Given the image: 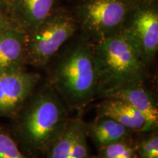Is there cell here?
<instances>
[{"label": "cell", "instance_id": "cell-18", "mask_svg": "<svg viewBox=\"0 0 158 158\" xmlns=\"http://www.w3.org/2000/svg\"><path fill=\"white\" fill-rule=\"evenodd\" d=\"M11 24L10 22L9 21V19L0 10V31L3 30V29L7 28Z\"/></svg>", "mask_w": 158, "mask_h": 158}, {"label": "cell", "instance_id": "cell-12", "mask_svg": "<svg viewBox=\"0 0 158 158\" xmlns=\"http://www.w3.org/2000/svg\"><path fill=\"white\" fill-rule=\"evenodd\" d=\"M86 133L98 149H100L109 144L133 137L135 133L108 116L97 115L92 122L86 123Z\"/></svg>", "mask_w": 158, "mask_h": 158}, {"label": "cell", "instance_id": "cell-2", "mask_svg": "<svg viewBox=\"0 0 158 158\" xmlns=\"http://www.w3.org/2000/svg\"><path fill=\"white\" fill-rule=\"evenodd\" d=\"M72 40L53 59L48 83L68 108L82 111L99 97L100 76L92 41L81 35Z\"/></svg>", "mask_w": 158, "mask_h": 158}, {"label": "cell", "instance_id": "cell-13", "mask_svg": "<svg viewBox=\"0 0 158 158\" xmlns=\"http://www.w3.org/2000/svg\"><path fill=\"white\" fill-rule=\"evenodd\" d=\"M86 127L80 117L70 118L62 133L47 150L43 158H70L77 138Z\"/></svg>", "mask_w": 158, "mask_h": 158}, {"label": "cell", "instance_id": "cell-17", "mask_svg": "<svg viewBox=\"0 0 158 158\" xmlns=\"http://www.w3.org/2000/svg\"><path fill=\"white\" fill-rule=\"evenodd\" d=\"M87 138L86 123V127L82 130L75 143L70 158H93L91 156L89 149Z\"/></svg>", "mask_w": 158, "mask_h": 158}, {"label": "cell", "instance_id": "cell-7", "mask_svg": "<svg viewBox=\"0 0 158 158\" xmlns=\"http://www.w3.org/2000/svg\"><path fill=\"white\" fill-rule=\"evenodd\" d=\"M40 76L19 70L0 75V116H15L38 86Z\"/></svg>", "mask_w": 158, "mask_h": 158}, {"label": "cell", "instance_id": "cell-15", "mask_svg": "<svg viewBox=\"0 0 158 158\" xmlns=\"http://www.w3.org/2000/svg\"><path fill=\"white\" fill-rule=\"evenodd\" d=\"M135 141L138 158H158L157 130L144 133Z\"/></svg>", "mask_w": 158, "mask_h": 158}, {"label": "cell", "instance_id": "cell-1", "mask_svg": "<svg viewBox=\"0 0 158 158\" xmlns=\"http://www.w3.org/2000/svg\"><path fill=\"white\" fill-rule=\"evenodd\" d=\"M68 108L50 84L37 86L15 115L13 138L23 153L44 157L70 119Z\"/></svg>", "mask_w": 158, "mask_h": 158}, {"label": "cell", "instance_id": "cell-14", "mask_svg": "<svg viewBox=\"0 0 158 158\" xmlns=\"http://www.w3.org/2000/svg\"><path fill=\"white\" fill-rule=\"evenodd\" d=\"M93 158H138L135 140L130 137L100 148Z\"/></svg>", "mask_w": 158, "mask_h": 158}, {"label": "cell", "instance_id": "cell-8", "mask_svg": "<svg viewBox=\"0 0 158 158\" xmlns=\"http://www.w3.org/2000/svg\"><path fill=\"white\" fill-rule=\"evenodd\" d=\"M101 98H117L126 102L144 116L151 131L157 130V102L155 94L145 86L144 81L124 85L104 94Z\"/></svg>", "mask_w": 158, "mask_h": 158}, {"label": "cell", "instance_id": "cell-9", "mask_svg": "<svg viewBox=\"0 0 158 158\" xmlns=\"http://www.w3.org/2000/svg\"><path fill=\"white\" fill-rule=\"evenodd\" d=\"M58 0H11L7 6L11 25L29 34L57 7Z\"/></svg>", "mask_w": 158, "mask_h": 158}, {"label": "cell", "instance_id": "cell-20", "mask_svg": "<svg viewBox=\"0 0 158 158\" xmlns=\"http://www.w3.org/2000/svg\"><path fill=\"white\" fill-rule=\"evenodd\" d=\"M136 1H138V2H139V1H143V0H136Z\"/></svg>", "mask_w": 158, "mask_h": 158}, {"label": "cell", "instance_id": "cell-4", "mask_svg": "<svg viewBox=\"0 0 158 158\" xmlns=\"http://www.w3.org/2000/svg\"><path fill=\"white\" fill-rule=\"evenodd\" d=\"M78 30L72 12L57 7L34 31L27 34L26 63L37 68L46 66Z\"/></svg>", "mask_w": 158, "mask_h": 158}, {"label": "cell", "instance_id": "cell-16", "mask_svg": "<svg viewBox=\"0 0 158 158\" xmlns=\"http://www.w3.org/2000/svg\"><path fill=\"white\" fill-rule=\"evenodd\" d=\"M0 158H31L20 149L13 135L0 127Z\"/></svg>", "mask_w": 158, "mask_h": 158}, {"label": "cell", "instance_id": "cell-5", "mask_svg": "<svg viewBox=\"0 0 158 158\" xmlns=\"http://www.w3.org/2000/svg\"><path fill=\"white\" fill-rule=\"evenodd\" d=\"M136 0H74L73 14L81 35L92 41L122 31Z\"/></svg>", "mask_w": 158, "mask_h": 158}, {"label": "cell", "instance_id": "cell-11", "mask_svg": "<svg viewBox=\"0 0 158 158\" xmlns=\"http://www.w3.org/2000/svg\"><path fill=\"white\" fill-rule=\"evenodd\" d=\"M97 115L113 118L134 133H144L151 131L144 116L120 99L103 98V100L98 105Z\"/></svg>", "mask_w": 158, "mask_h": 158}, {"label": "cell", "instance_id": "cell-19", "mask_svg": "<svg viewBox=\"0 0 158 158\" xmlns=\"http://www.w3.org/2000/svg\"><path fill=\"white\" fill-rule=\"evenodd\" d=\"M10 1L11 0H0V4H3V5L7 6Z\"/></svg>", "mask_w": 158, "mask_h": 158}, {"label": "cell", "instance_id": "cell-3", "mask_svg": "<svg viewBox=\"0 0 158 158\" xmlns=\"http://www.w3.org/2000/svg\"><path fill=\"white\" fill-rule=\"evenodd\" d=\"M92 43L100 76L99 98L130 83L145 81L149 68L122 33Z\"/></svg>", "mask_w": 158, "mask_h": 158}, {"label": "cell", "instance_id": "cell-10", "mask_svg": "<svg viewBox=\"0 0 158 158\" xmlns=\"http://www.w3.org/2000/svg\"><path fill=\"white\" fill-rule=\"evenodd\" d=\"M27 34L13 26L0 31V75L23 70Z\"/></svg>", "mask_w": 158, "mask_h": 158}, {"label": "cell", "instance_id": "cell-6", "mask_svg": "<svg viewBox=\"0 0 158 158\" xmlns=\"http://www.w3.org/2000/svg\"><path fill=\"white\" fill-rule=\"evenodd\" d=\"M120 32L131 43L147 68H149L158 51L157 0L138 2Z\"/></svg>", "mask_w": 158, "mask_h": 158}]
</instances>
